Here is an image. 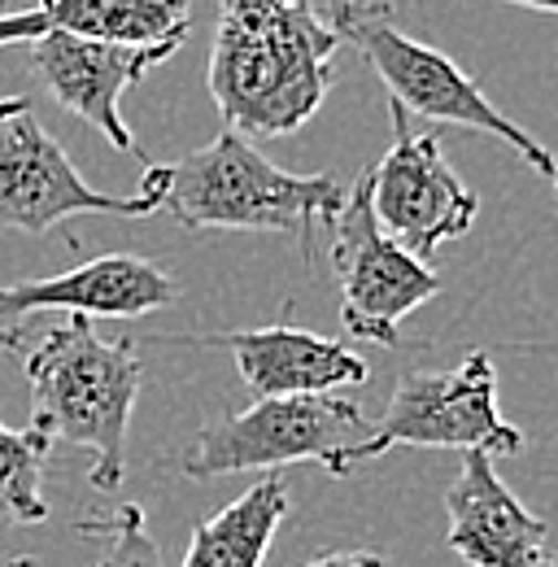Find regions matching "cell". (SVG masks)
<instances>
[{
  "instance_id": "ba28073f",
  "label": "cell",
  "mask_w": 558,
  "mask_h": 567,
  "mask_svg": "<svg viewBox=\"0 0 558 567\" xmlns=\"http://www.w3.org/2000/svg\"><path fill=\"white\" fill-rule=\"evenodd\" d=\"M74 214L148 218L153 197H114L92 188L66 148L44 132L31 96H0V227L40 236Z\"/></svg>"
},
{
  "instance_id": "e0dca14e",
  "label": "cell",
  "mask_w": 558,
  "mask_h": 567,
  "mask_svg": "<svg viewBox=\"0 0 558 567\" xmlns=\"http://www.w3.org/2000/svg\"><path fill=\"white\" fill-rule=\"evenodd\" d=\"M79 537H96L101 542V559L96 567H162V550L144 524V511L123 502L105 515H92V519H79L74 524Z\"/></svg>"
},
{
  "instance_id": "52a82bcc",
  "label": "cell",
  "mask_w": 558,
  "mask_h": 567,
  "mask_svg": "<svg viewBox=\"0 0 558 567\" xmlns=\"http://www.w3.org/2000/svg\"><path fill=\"white\" fill-rule=\"evenodd\" d=\"M332 276L345 332L384 350L402 341V319L441 292V276L375 223L362 175L332 218Z\"/></svg>"
},
{
  "instance_id": "44dd1931",
  "label": "cell",
  "mask_w": 558,
  "mask_h": 567,
  "mask_svg": "<svg viewBox=\"0 0 558 567\" xmlns=\"http://www.w3.org/2000/svg\"><path fill=\"white\" fill-rule=\"evenodd\" d=\"M9 567H40V564H35L31 555H22V559H13V564H9Z\"/></svg>"
},
{
  "instance_id": "6da1fadb",
  "label": "cell",
  "mask_w": 558,
  "mask_h": 567,
  "mask_svg": "<svg viewBox=\"0 0 558 567\" xmlns=\"http://www.w3.org/2000/svg\"><path fill=\"white\" fill-rule=\"evenodd\" d=\"M341 35L310 0H218L206 83L231 132L279 141L332 92Z\"/></svg>"
},
{
  "instance_id": "2e32d148",
  "label": "cell",
  "mask_w": 558,
  "mask_h": 567,
  "mask_svg": "<svg viewBox=\"0 0 558 567\" xmlns=\"http://www.w3.org/2000/svg\"><path fill=\"white\" fill-rule=\"evenodd\" d=\"M49 441L35 427H9L0 420V524H44L49 497H44V463Z\"/></svg>"
},
{
  "instance_id": "7c38bea8",
  "label": "cell",
  "mask_w": 558,
  "mask_h": 567,
  "mask_svg": "<svg viewBox=\"0 0 558 567\" xmlns=\"http://www.w3.org/2000/svg\"><path fill=\"white\" fill-rule=\"evenodd\" d=\"M445 542L467 567H550V528L510 494L480 450L445 489Z\"/></svg>"
},
{
  "instance_id": "277c9868",
  "label": "cell",
  "mask_w": 558,
  "mask_h": 567,
  "mask_svg": "<svg viewBox=\"0 0 558 567\" xmlns=\"http://www.w3.org/2000/svg\"><path fill=\"white\" fill-rule=\"evenodd\" d=\"M328 22L341 35V44H353L362 53V62L380 74V83L389 87V105H397L402 114L432 118V123H450V127L497 136L502 144H510L533 171L555 175L558 162L550 157V148L537 141L528 127H519L510 114H502L485 96V87L454 58H445L441 49L406 35L393 22L389 4L341 0L328 13Z\"/></svg>"
},
{
  "instance_id": "5b68a950",
  "label": "cell",
  "mask_w": 558,
  "mask_h": 567,
  "mask_svg": "<svg viewBox=\"0 0 558 567\" xmlns=\"http://www.w3.org/2000/svg\"><path fill=\"white\" fill-rule=\"evenodd\" d=\"M480 450L506 458L524 450V432L497 411V371L485 350L467 354L450 371H402L389 398V411L366 436L349 441L323 458V467L345 481L358 467L384 458L389 450Z\"/></svg>"
},
{
  "instance_id": "8992f818",
  "label": "cell",
  "mask_w": 558,
  "mask_h": 567,
  "mask_svg": "<svg viewBox=\"0 0 558 567\" xmlns=\"http://www.w3.org/2000/svg\"><path fill=\"white\" fill-rule=\"evenodd\" d=\"M366 427L362 406L345 393H306V398H258L240 415L209 420L197 427L193 450L184 454V476L214 481L236 472H276L292 463H323L332 450Z\"/></svg>"
},
{
  "instance_id": "30bf717a",
  "label": "cell",
  "mask_w": 558,
  "mask_h": 567,
  "mask_svg": "<svg viewBox=\"0 0 558 567\" xmlns=\"http://www.w3.org/2000/svg\"><path fill=\"white\" fill-rule=\"evenodd\" d=\"M179 49L184 44H110L70 31H44L31 40V66L66 114L96 127L110 148L140 157L144 148L123 118V92L136 87L153 66L170 62Z\"/></svg>"
},
{
  "instance_id": "4fadbf2b",
  "label": "cell",
  "mask_w": 558,
  "mask_h": 567,
  "mask_svg": "<svg viewBox=\"0 0 558 567\" xmlns=\"http://www.w3.org/2000/svg\"><path fill=\"white\" fill-rule=\"evenodd\" d=\"M202 346H227L236 358V371L254 398H306V393H341L366 384L371 367L341 341H328L319 332L267 323L249 332H223L202 337Z\"/></svg>"
},
{
  "instance_id": "3957f363",
  "label": "cell",
  "mask_w": 558,
  "mask_h": 567,
  "mask_svg": "<svg viewBox=\"0 0 558 567\" xmlns=\"http://www.w3.org/2000/svg\"><path fill=\"white\" fill-rule=\"evenodd\" d=\"M31 427L53 445L87 450V481L118 494L127 481V427L140 398V358L127 337L105 341L87 315H66L22 358Z\"/></svg>"
},
{
  "instance_id": "5bb4252c",
  "label": "cell",
  "mask_w": 558,
  "mask_h": 567,
  "mask_svg": "<svg viewBox=\"0 0 558 567\" xmlns=\"http://www.w3.org/2000/svg\"><path fill=\"white\" fill-rule=\"evenodd\" d=\"M44 31H70L110 44H184L193 31L188 0H40L0 18V49L31 44Z\"/></svg>"
},
{
  "instance_id": "7a4b0ae2",
  "label": "cell",
  "mask_w": 558,
  "mask_h": 567,
  "mask_svg": "<svg viewBox=\"0 0 558 567\" xmlns=\"http://www.w3.org/2000/svg\"><path fill=\"white\" fill-rule=\"evenodd\" d=\"M140 193L188 231H297L310 249L314 227L341 214L349 188L332 171L292 175L227 127L179 162H153Z\"/></svg>"
},
{
  "instance_id": "603a6c76",
  "label": "cell",
  "mask_w": 558,
  "mask_h": 567,
  "mask_svg": "<svg viewBox=\"0 0 558 567\" xmlns=\"http://www.w3.org/2000/svg\"><path fill=\"white\" fill-rule=\"evenodd\" d=\"M550 179H555V197H558V166H555V175H550Z\"/></svg>"
},
{
  "instance_id": "8fae6325",
  "label": "cell",
  "mask_w": 558,
  "mask_h": 567,
  "mask_svg": "<svg viewBox=\"0 0 558 567\" xmlns=\"http://www.w3.org/2000/svg\"><path fill=\"white\" fill-rule=\"evenodd\" d=\"M179 301V284L153 258L140 254H101L62 276L0 284V328H22L35 310H66L87 319H144Z\"/></svg>"
},
{
  "instance_id": "d6986e66",
  "label": "cell",
  "mask_w": 558,
  "mask_h": 567,
  "mask_svg": "<svg viewBox=\"0 0 558 567\" xmlns=\"http://www.w3.org/2000/svg\"><path fill=\"white\" fill-rule=\"evenodd\" d=\"M18 346H22V328H0V354H9Z\"/></svg>"
},
{
  "instance_id": "ac0fdd59",
  "label": "cell",
  "mask_w": 558,
  "mask_h": 567,
  "mask_svg": "<svg viewBox=\"0 0 558 567\" xmlns=\"http://www.w3.org/2000/svg\"><path fill=\"white\" fill-rule=\"evenodd\" d=\"M306 567H389V559L375 550H332V555L310 559Z\"/></svg>"
},
{
  "instance_id": "9c48e42d",
  "label": "cell",
  "mask_w": 558,
  "mask_h": 567,
  "mask_svg": "<svg viewBox=\"0 0 558 567\" xmlns=\"http://www.w3.org/2000/svg\"><path fill=\"white\" fill-rule=\"evenodd\" d=\"M393 110V144L389 153L362 171L366 197L375 223L415 258H432L445 240H458L472 231L480 197L458 179V171L445 162L436 136H415L406 127L411 114Z\"/></svg>"
},
{
  "instance_id": "7402d4cb",
  "label": "cell",
  "mask_w": 558,
  "mask_h": 567,
  "mask_svg": "<svg viewBox=\"0 0 558 567\" xmlns=\"http://www.w3.org/2000/svg\"><path fill=\"white\" fill-rule=\"evenodd\" d=\"M13 9H18V0H0V18H4V13H13Z\"/></svg>"
},
{
  "instance_id": "cb8c5ba5",
  "label": "cell",
  "mask_w": 558,
  "mask_h": 567,
  "mask_svg": "<svg viewBox=\"0 0 558 567\" xmlns=\"http://www.w3.org/2000/svg\"><path fill=\"white\" fill-rule=\"evenodd\" d=\"M555 567H558V564H555Z\"/></svg>"
},
{
  "instance_id": "9a60e30c",
  "label": "cell",
  "mask_w": 558,
  "mask_h": 567,
  "mask_svg": "<svg viewBox=\"0 0 558 567\" xmlns=\"http://www.w3.org/2000/svg\"><path fill=\"white\" fill-rule=\"evenodd\" d=\"M283 515H288V485L279 476H262L240 497H231L218 515L193 528L184 567H262Z\"/></svg>"
},
{
  "instance_id": "ffe728a7",
  "label": "cell",
  "mask_w": 558,
  "mask_h": 567,
  "mask_svg": "<svg viewBox=\"0 0 558 567\" xmlns=\"http://www.w3.org/2000/svg\"><path fill=\"white\" fill-rule=\"evenodd\" d=\"M506 4H524V9H537V13H558V0H506Z\"/></svg>"
}]
</instances>
